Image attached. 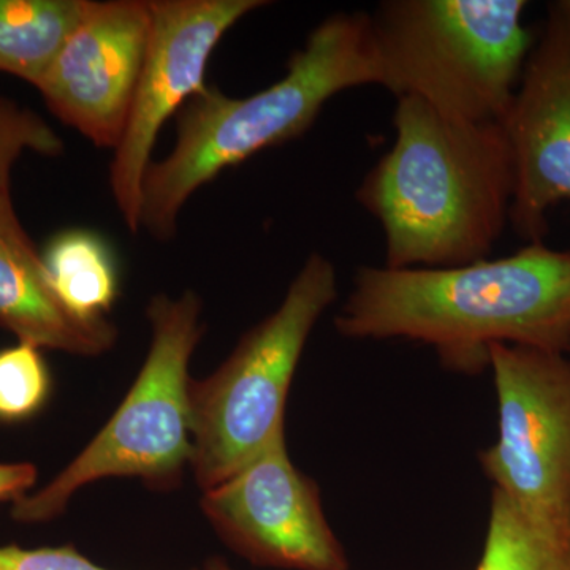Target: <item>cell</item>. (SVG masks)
<instances>
[{
    "instance_id": "9",
    "label": "cell",
    "mask_w": 570,
    "mask_h": 570,
    "mask_svg": "<svg viewBox=\"0 0 570 570\" xmlns=\"http://www.w3.org/2000/svg\"><path fill=\"white\" fill-rule=\"evenodd\" d=\"M200 508L228 549L258 568L351 570L326 520L321 489L288 456L285 431L219 485Z\"/></svg>"
},
{
    "instance_id": "11",
    "label": "cell",
    "mask_w": 570,
    "mask_h": 570,
    "mask_svg": "<svg viewBox=\"0 0 570 570\" xmlns=\"http://www.w3.org/2000/svg\"><path fill=\"white\" fill-rule=\"evenodd\" d=\"M153 28L151 2H92L37 91L97 148L121 140Z\"/></svg>"
},
{
    "instance_id": "5",
    "label": "cell",
    "mask_w": 570,
    "mask_h": 570,
    "mask_svg": "<svg viewBox=\"0 0 570 570\" xmlns=\"http://www.w3.org/2000/svg\"><path fill=\"white\" fill-rule=\"evenodd\" d=\"M151 344L121 406L69 466L43 489L18 499L11 519L47 523L66 512L85 485L110 478L140 479L151 490H174L193 461L190 358L204 336L202 299L156 295L146 309Z\"/></svg>"
},
{
    "instance_id": "17",
    "label": "cell",
    "mask_w": 570,
    "mask_h": 570,
    "mask_svg": "<svg viewBox=\"0 0 570 570\" xmlns=\"http://www.w3.org/2000/svg\"><path fill=\"white\" fill-rule=\"evenodd\" d=\"M63 141L31 108L0 94V193L10 190L14 165L26 153L56 157Z\"/></svg>"
},
{
    "instance_id": "4",
    "label": "cell",
    "mask_w": 570,
    "mask_h": 570,
    "mask_svg": "<svg viewBox=\"0 0 570 570\" xmlns=\"http://www.w3.org/2000/svg\"><path fill=\"white\" fill-rule=\"evenodd\" d=\"M523 0H385L370 14L379 88L450 118L501 122L534 39Z\"/></svg>"
},
{
    "instance_id": "20",
    "label": "cell",
    "mask_w": 570,
    "mask_h": 570,
    "mask_svg": "<svg viewBox=\"0 0 570 570\" xmlns=\"http://www.w3.org/2000/svg\"><path fill=\"white\" fill-rule=\"evenodd\" d=\"M204 570H235L232 566L227 564V561H224L223 558H212L208 562H206Z\"/></svg>"
},
{
    "instance_id": "18",
    "label": "cell",
    "mask_w": 570,
    "mask_h": 570,
    "mask_svg": "<svg viewBox=\"0 0 570 570\" xmlns=\"http://www.w3.org/2000/svg\"><path fill=\"white\" fill-rule=\"evenodd\" d=\"M0 570H110L96 564L73 546L22 549L0 546Z\"/></svg>"
},
{
    "instance_id": "7",
    "label": "cell",
    "mask_w": 570,
    "mask_h": 570,
    "mask_svg": "<svg viewBox=\"0 0 570 570\" xmlns=\"http://www.w3.org/2000/svg\"><path fill=\"white\" fill-rule=\"evenodd\" d=\"M498 439L479 453L493 490L538 519L570 524V358L562 352L491 348Z\"/></svg>"
},
{
    "instance_id": "21",
    "label": "cell",
    "mask_w": 570,
    "mask_h": 570,
    "mask_svg": "<svg viewBox=\"0 0 570 570\" xmlns=\"http://www.w3.org/2000/svg\"><path fill=\"white\" fill-rule=\"evenodd\" d=\"M566 355H568V356H569V358H570V340H569L568 351H566Z\"/></svg>"
},
{
    "instance_id": "1",
    "label": "cell",
    "mask_w": 570,
    "mask_h": 570,
    "mask_svg": "<svg viewBox=\"0 0 570 570\" xmlns=\"http://www.w3.org/2000/svg\"><path fill=\"white\" fill-rule=\"evenodd\" d=\"M335 328L348 340L426 344L463 376L490 370L498 344L566 354L570 250L531 243L452 268L360 266Z\"/></svg>"
},
{
    "instance_id": "8",
    "label": "cell",
    "mask_w": 570,
    "mask_h": 570,
    "mask_svg": "<svg viewBox=\"0 0 570 570\" xmlns=\"http://www.w3.org/2000/svg\"><path fill=\"white\" fill-rule=\"evenodd\" d=\"M265 6L264 0H153L148 51L110 165L112 200L132 234L140 230L142 183L165 122L204 91L206 67L225 33Z\"/></svg>"
},
{
    "instance_id": "3",
    "label": "cell",
    "mask_w": 570,
    "mask_h": 570,
    "mask_svg": "<svg viewBox=\"0 0 570 570\" xmlns=\"http://www.w3.org/2000/svg\"><path fill=\"white\" fill-rule=\"evenodd\" d=\"M362 86H379L365 11L325 18L292 55L284 77L253 96L206 86L175 116L174 149L146 171L140 228L159 242L174 238L198 189L255 154L302 137L333 97Z\"/></svg>"
},
{
    "instance_id": "15",
    "label": "cell",
    "mask_w": 570,
    "mask_h": 570,
    "mask_svg": "<svg viewBox=\"0 0 570 570\" xmlns=\"http://www.w3.org/2000/svg\"><path fill=\"white\" fill-rule=\"evenodd\" d=\"M475 570H570V524L538 519L491 490L489 528Z\"/></svg>"
},
{
    "instance_id": "6",
    "label": "cell",
    "mask_w": 570,
    "mask_h": 570,
    "mask_svg": "<svg viewBox=\"0 0 570 570\" xmlns=\"http://www.w3.org/2000/svg\"><path fill=\"white\" fill-rule=\"evenodd\" d=\"M336 298L335 265L325 255L311 254L281 305L243 335L212 376L193 381L190 468L202 490L230 478L284 431L296 367Z\"/></svg>"
},
{
    "instance_id": "13",
    "label": "cell",
    "mask_w": 570,
    "mask_h": 570,
    "mask_svg": "<svg viewBox=\"0 0 570 570\" xmlns=\"http://www.w3.org/2000/svg\"><path fill=\"white\" fill-rule=\"evenodd\" d=\"M92 0H0V73L37 88Z\"/></svg>"
},
{
    "instance_id": "14",
    "label": "cell",
    "mask_w": 570,
    "mask_h": 570,
    "mask_svg": "<svg viewBox=\"0 0 570 570\" xmlns=\"http://www.w3.org/2000/svg\"><path fill=\"white\" fill-rule=\"evenodd\" d=\"M41 254L52 287L71 314L85 321L108 318L119 295V272L104 236L70 228L52 236Z\"/></svg>"
},
{
    "instance_id": "19",
    "label": "cell",
    "mask_w": 570,
    "mask_h": 570,
    "mask_svg": "<svg viewBox=\"0 0 570 570\" xmlns=\"http://www.w3.org/2000/svg\"><path fill=\"white\" fill-rule=\"evenodd\" d=\"M39 478V469L28 461L0 463V502H17L28 497Z\"/></svg>"
},
{
    "instance_id": "16",
    "label": "cell",
    "mask_w": 570,
    "mask_h": 570,
    "mask_svg": "<svg viewBox=\"0 0 570 570\" xmlns=\"http://www.w3.org/2000/svg\"><path fill=\"white\" fill-rule=\"evenodd\" d=\"M51 392V371L40 347L18 341L0 348V423L17 425L36 417Z\"/></svg>"
},
{
    "instance_id": "10",
    "label": "cell",
    "mask_w": 570,
    "mask_h": 570,
    "mask_svg": "<svg viewBox=\"0 0 570 570\" xmlns=\"http://www.w3.org/2000/svg\"><path fill=\"white\" fill-rule=\"evenodd\" d=\"M501 124L515 175L510 225L542 243L547 214L570 202V0L550 3Z\"/></svg>"
},
{
    "instance_id": "2",
    "label": "cell",
    "mask_w": 570,
    "mask_h": 570,
    "mask_svg": "<svg viewBox=\"0 0 570 570\" xmlns=\"http://www.w3.org/2000/svg\"><path fill=\"white\" fill-rule=\"evenodd\" d=\"M395 141L356 189L385 236L389 268H452L490 258L510 224L512 151L501 122L450 118L396 99Z\"/></svg>"
},
{
    "instance_id": "12",
    "label": "cell",
    "mask_w": 570,
    "mask_h": 570,
    "mask_svg": "<svg viewBox=\"0 0 570 570\" xmlns=\"http://www.w3.org/2000/svg\"><path fill=\"white\" fill-rule=\"evenodd\" d=\"M0 326L41 351L78 356L102 355L118 341L110 318L85 321L63 306L10 190L0 193Z\"/></svg>"
}]
</instances>
